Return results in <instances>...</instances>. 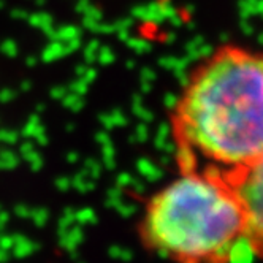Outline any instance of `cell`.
I'll return each mask as SVG.
<instances>
[{
    "label": "cell",
    "instance_id": "6da1fadb",
    "mask_svg": "<svg viewBox=\"0 0 263 263\" xmlns=\"http://www.w3.org/2000/svg\"><path fill=\"white\" fill-rule=\"evenodd\" d=\"M178 168L230 178L263 157V49L225 43L187 73L168 112Z\"/></svg>",
    "mask_w": 263,
    "mask_h": 263
},
{
    "label": "cell",
    "instance_id": "7a4b0ae2",
    "mask_svg": "<svg viewBox=\"0 0 263 263\" xmlns=\"http://www.w3.org/2000/svg\"><path fill=\"white\" fill-rule=\"evenodd\" d=\"M246 233L235 182L206 168H178L146 198L137 222L141 246L166 263H233Z\"/></svg>",
    "mask_w": 263,
    "mask_h": 263
},
{
    "label": "cell",
    "instance_id": "3957f363",
    "mask_svg": "<svg viewBox=\"0 0 263 263\" xmlns=\"http://www.w3.org/2000/svg\"><path fill=\"white\" fill-rule=\"evenodd\" d=\"M232 181L246 211V246L254 255L263 258V157L248 170L233 176Z\"/></svg>",
    "mask_w": 263,
    "mask_h": 263
}]
</instances>
